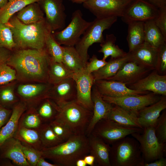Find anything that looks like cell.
Listing matches in <instances>:
<instances>
[{
    "label": "cell",
    "mask_w": 166,
    "mask_h": 166,
    "mask_svg": "<svg viewBox=\"0 0 166 166\" xmlns=\"http://www.w3.org/2000/svg\"><path fill=\"white\" fill-rule=\"evenodd\" d=\"M49 61L45 49H24L11 53L7 63L22 77L47 83Z\"/></svg>",
    "instance_id": "6da1fadb"
},
{
    "label": "cell",
    "mask_w": 166,
    "mask_h": 166,
    "mask_svg": "<svg viewBox=\"0 0 166 166\" xmlns=\"http://www.w3.org/2000/svg\"><path fill=\"white\" fill-rule=\"evenodd\" d=\"M41 150L42 157L58 166H76L77 160L89 154L88 137L85 134H74L57 145Z\"/></svg>",
    "instance_id": "7a4b0ae2"
},
{
    "label": "cell",
    "mask_w": 166,
    "mask_h": 166,
    "mask_svg": "<svg viewBox=\"0 0 166 166\" xmlns=\"http://www.w3.org/2000/svg\"><path fill=\"white\" fill-rule=\"evenodd\" d=\"M6 24L12 31L16 47L19 49H45L46 37L52 32L45 18L38 22L26 24L13 16Z\"/></svg>",
    "instance_id": "3957f363"
},
{
    "label": "cell",
    "mask_w": 166,
    "mask_h": 166,
    "mask_svg": "<svg viewBox=\"0 0 166 166\" xmlns=\"http://www.w3.org/2000/svg\"><path fill=\"white\" fill-rule=\"evenodd\" d=\"M111 145V166H143L144 161L139 144L133 137L126 136Z\"/></svg>",
    "instance_id": "277c9868"
},
{
    "label": "cell",
    "mask_w": 166,
    "mask_h": 166,
    "mask_svg": "<svg viewBox=\"0 0 166 166\" xmlns=\"http://www.w3.org/2000/svg\"><path fill=\"white\" fill-rule=\"evenodd\" d=\"M59 107L54 119L67 126L74 134H85L92 118L93 111L74 101Z\"/></svg>",
    "instance_id": "5b68a950"
},
{
    "label": "cell",
    "mask_w": 166,
    "mask_h": 166,
    "mask_svg": "<svg viewBox=\"0 0 166 166\" xmlns=\"http://www.w3.org/2000/svg\"><path fill=\"white\" fill-rule=\"evenodd\" d=\"M117 17L96 18L85 31L82 36L74 46L85 65L88 61L89 47L95 43H101L104 40L103 32L110 28L117 21Z\"/></svg>",
    "instance_id": "8992f818"
},
{
    "label": "cell",
    "mask_w": 166,
    "mask_h": 166,
    "mask_svg": "<svg viewBox=\"0 0 166 166\" xmlns=\"http://www.w3.org/2000/svg\"><path fill=\"white\" fill-rule=\"evenodd\" d=\"M131 135L139 144L144 162H151L164 157L166 152V143L159 142L155 134L154 127L144 128L142 132L134 133Z\"/></svg>",
    "instance_id": "52a82bcc"
},
{
    "label": "cell",
    "mask_w": 166,
    "mask_h": 166,
    "mask_svg": "<svg viewBox=\"0 0 166 166\" xmlns=\"http://www.w3.org/2000/svg\"><path fill=\"white\" fill-rule=\"evenodd\" d=\"M91 23L83 18L81 10H77L73 13L71 21L66 27L52 34L61 45L74 46Z\"/></svg>",
    "instance_id": "ba28073f"
},
{
    "label": "cell",
    "mask_w": 166,
    "mask_h": 166,
    "mask_svg": "<svg viewBox=\"0 0 166 166\" xmlns=\"http://www.w3.org/2000/svg\"><path fill=\"white\" fill-rule=\"evenodd\" d=\"M143 129L124 126L109 118H106L97 122L91 133L101 138L106 143L111 145L133 133L141 132Z\"/></svg>",
    "instance_id": "9c48e42d"
},
{
    "label": "cell",
    "mask_w": 166,
    "mask_h": 166,
    "mask_svg": "<svg viewBox=\"0 0 166 166\" xmlns=\"http://www.w3.org/2000/svg\"><path fill=\"white\" fill-rule=\"evenodd\" d=\"M133 0H89L83 3L96 18L121 17Z\"/></svg>",
    "instance_id": "30bf717a"
},
{
    "label": "cell",
    "mask_w": 166,
    "mask_h": 166,
    "mask_svg": "<svg viewBox=\"0 0 166 166\" xmlns=\"http://www.w3.org/2000/svg\"><path fill=\"white\" fill-rule=\"evenodd\" d=\"M101 95L106 101L118 105L136 115L139 111L144 108L158 101L161 97L160 95L153 93L118 97Z\"/></svg>",
    "instance_id": "8fae6325"
},
{
    "label": "cell",
    "mask_w": 166,
    "mask_h": 166,
    "mask_svg": "<svg viewBox=\"0 0 166 166\" xmlns=\"http://www.w3.org/2000/svg\"><path fill=\"white\" fill-rule=\"evenodd\" d=\"M159 12V8L147 0H133L121 18L127 24L135 22H144L154 19Z\"/></svg>",
    "instance_id": "7c38bea8"
},
{
    "label": "cell",
    "mask_w": 166,
    "mask_h": 166,
    "mask_svg": "<svg viewBox=\"0 0 166 166\" xmlns=\"http://www.w3.org/2000/svg\"><path fill=\"white\" fill-rule=\"evenodd\" d=\"M38 2L45 14V21L52 33L65 28L66 15L63 0H40Z\"/></svg>",
    "instance_id": "4fadbf2b"
},
{
    "label": "cell",
    "mask_w": 166,
    "mask_h": 166,
    "mask_svg": "<svg viewBox=\"0 0 166 166\" xmlns=\"http://www.w3.org/2000/svg\"><path fill=\"white\" fill-rule=\"evenodd\" d=\"M73 78L76 85L77 102L84 108L93 111L92 90L95 81L92 74L88 73L85 68L74 73Z\"/></svg>",
    "instance_id": "5bb4252c"
},
{
    "label": "cell",
    "mask_w": 166,
    "mask_h": 166,
    "mask_svg": "<svg viewBox=\"0 0 166 166\" xmlns=\"http://www.w3.org/2000/svg\"><path fill=\"white\" fill-rule=\"evenodd\" d=\"M49 91V98L58 106L76 100L77 90L75 82L73 78L63 80L52 85Z\"/></svg>",
    "instance_id": "9a60e30c"
},
{
    "label": "cell",
    "mask_w": 166,
    "mask_h": 166,
    "mask_svg": "<svg viewBox=\"0 0 166 166\" xmlns=\"http://www.w3.org/2000/svg\"><path fill=\"white\" fill-rule=\"evenodd\" d=\"M94 84L100 94L103 96L118 97L131 95H143L149 93L148 91L131 89L122 82L114 80H96Z\"/></svg>",
    "instance_id": "2e32d148"
},
{
    "label": "cell",
    "mask_w": 166,
    "mask_h": 166,
    "mask_svg": "<svg viewBox=\"0 0 166 166\" xmlns=\"http://www.w3.org/2000/svg\"><path fill=\"white\" fill-rule=\"evenodd\" d=\"M153 70L136 82L129 85L128 88L166 96V75L160 74L156 70Z\"/></svg>",
    "instance_id": "e0dca14e"
},
{
    "label": "cell",
    "mask_w": 166,
    "mask_h": 166,
    "mask_svg": "<svg viewBox=\"0 0 166 166\" xmlns=\"http://www.w3.org/2000/svg\"><path fill=\"white\" fill-rule=\"evenodd\" d=\"M151 70H152L130 60L125 63L114 76L106 80L116 81L130 85L147 76Z\"/></svg>",
    "instance_id": "ac0fdd59"
},
{
    "label": "cell",
    "mask_w": 166,
    "mask_h": 166,
    "mask_svg": "<svg viewBox=\"0 0 166 166\" xmlns=\"http://www.w3.org/2000/svg\"><path fill=\"white\" fill-rule=\"evenodd\" d=\"M92 99L93 103V114L85 132L88 136L90 134L95 125L100 120L108 118L113 104L104 100L94 84L92 90Z\"/></svg>",
    "instance_id": "d6986e66"
},
{
    "label": "cell",
    "mask_w": 166,
    "mask_h": 166,
    "mask_svg": "<svg viewBox=\"0 0 166 166\" xmlns=\"http://www.w3.org/2000/svg\"><path fill=\"white\" fill-rule=\"evenodd\" d=\"M22 144L13 137L5 140L0 147L1 158L11 160L15 165L19 166H30L27 161L22 151Z\"/></svg>",
    "instance_id": "ffe728a7"
},
{
    "label": "cell",
    "mask_w": 166,
    "mask_h": 166,
    "mask_svg": "<svg viewBox=\"0 0 166 166\" xmlns=\"http://www.w3.org/2000/svg\"><path fill=\"white\" fill-rule=\"evenodd\" d=\"M166 108V97L161 96L157 102L146 106L139 111L137 116L138 122L143 128L154 127L161 112Z\"/></svg>",
    "instance_id": "44dd1931"
},
{
    "label": "cell",
    "mask_w": 166,
    "mask_h": 166,
    "mask_svg": "<svg viewBox=\"0 0 166 166\" xmlns=\"http://www.w3.org/2000/svg\"><path fill=\"white\" fill-rule=\"evenodd\" d=\"M51 84H47L21 85L18 88V93L24 100L23 102L31 104L49 98V91Z\"/></svg>",
    "instance_id": "7402d4cb"
},
{
    "label": "cell",
    "mask_w": 166,
    "mask_h": 166,
    "mask_svg": "<svg viewBox=\"0 0 166 166\" xmlns=\"http://www.w3.org/2000/svg\"><path fill=\"white\" fill-rule=\"evenodd\" d=\"M87 137L89 154L94 157L95 163L99 166H111L109 160L110 145L93 133Z\"/></svg>",
    "instance_id": "603a6c76"
},
{
    "label": "cell",
    "mask_w": 166,
    "mask_h": 166,
    "mask_svg": "<svg viewBox=\"0 0 166 166\" xmlns=\"http://www.w3.org/2000/svg\"><path fill=\"white\" fill-rule=\"evenodd\" d=\"M128 52L131 60L146 68L155 70L158 49L144 43L132 51Z\"/></svg>",
    "instance_id": "cb8c5ba5"
},
{
    "label": "cell",
    "mask_w": 166,
    "mask_h": 166,
    "mask_svg": "<svg viewBox=\"0 0 166 166\" xmlns=\"http://www.w3.org/2000/svg\"><path fill=\"white\" fill-rule=\"evenodd\" d=\"M26 109V105L23 102L18 103L14 106L9 120L0 129V147L5 140L14 137L17 129L20 118Z\"/></svg>",
    "instance_id": "d4e9b609"
},
{
    "label": "cell",
    "mask_w": 166,
    "mask_h": 166,
    "mask_svg": "<svg viewBox=\"0 0 166 166\" xmlns=\"http://www.w3.org/2000/svg\"><path fill=\"white\" fill-rule=\"evenodd\" d=\"M108 118L124 126L143 129L136 114L117 105L113 104Z\"/></svg>",
    "instance_id": "484cf974"
},
{
    "label": "cell",
    "mask_w": 166,
    "mask_h": 166,
    "mask_svg": "<svg viewBox=\"0 0 166 166\" xmlns=\"http://www.w3.org/2000/svg\"><path fill=\"white\" fill-rule=\"evenodd\" d=\"M131 60L128 52L124 56L117 58H111L102 67L92 73L94 81L106 80L114 76L123 65Z\"/></svg>",
    "instance_id": "4316f807"
},
{
    "label": "cell",
    "mask_w": 166,
    "mask_h": 166,
    "mask_svg": "<svg viewBox=\"0 0 166 166\" xmlns=\"http://www.w3.org/2000/svg\"><path fill=\"white\" fill-rule=\"evenodd\" d=\"M14 137L23 145L40 150L43 148L39 129L29 128L18 125Z\"/></svg>",
    "instance_id": "83f0119b"
},
{
    "label": "cell",
    "mask_w": 166,
    "mask_h": 166,
    "mask_svg": "<svg viewBox=\"0 0 166 166\" xmlns=\"http://www.w3.org/2000/svg\"><path fill=\"white\" fill-rule=\"evenodd\" d=\"M127 40L131 52L144 43V22H135L128 23Z\"/></svg>",
    "instance_id": "f1b7e54d"
},
{
    "label": "cell",
    "mask_w": 166,
    "mask_h": 166,
    "mask_svg": "<svg viewBox=\"0 0 166 166\" xmlns=\"http://www.w3.org/2000/svg\"><path fill=\"white\" fill-rule=\"evenodd\" d=\"M144 43L156 49L166 43V38L153 20L144 22Z\"/></svg>",
    "instance_id": "f546056e"
},
{
    "label": "cell",
    "mask_w": 166,
    "mask_h": 166,
    "mask_svg": "<svg viewBox=\"0 0 166 166\" xmlns=\"http://www.w3.org/2000/svg\"><path fill=\"white\" fill-rule=\"evenodd\" d=\"M17 13L16 17L26 24L35 23L45 18L44 13L38 2L28 5Z\"/></svg>",
    "instance_id": "4dcf8cb0"
},
{
    "label": "cell",
    "mask_w": 166,
    "mask_h": 166,
    "mask_svg": "<svg viewBox=\"0 0 166 166\" xmlns=\"http://www.w3.org/2000/svg\"><path fill=\"white\" fill-rule=\"evenodd\" d=\"M62 63L73 73L84 69L85 65L74 46H63Z\"/></svg>",
    "instance_id": "1f68e13d"
},
{
    "label": "cell",
    "mask_w": 166,
    "mask_h": 166,
    "mask_svg": "<svg viewBox=\"0 0 166 166\" xmlns=\"http://www.w3.org/2000/svg\"><path fill=\"white\" fill-rule=\"evenodd\" d=\"M10 51L0 48V85L8 84L16 78V71L7 63Z\"/></svg>",
    "instance_id": "d6a6232c"
},
{
    "label": "cell",
    "mask_w": 166,
    "mask_h": 166,
    "mask_svg": "<svg viewBox=\"0 0 166 166\" xmlns=\"http://www.w3.org/2000/svg\"><path fill=\"white\" fill-rule=\"evenodd\" d=\"M73 73L61 62L50 60L48 74V83L54 84L67 79L73 78Z\"/></svg>",
    "instance_id": "836d02e7"
},
{
    "label": "cell",
    "mask_w": 166,
    "mask_h": 166,
    "mask_svg": "<svg viewBox=\"0 0 166 166\" xmlns=\"http://www.w3.org/2000/svg\"><path fill=\"white\" fill-rule=\"evenodd\" d=\"M40 0H8L3 7L0 8V20L7 23L16 13L28 5L38 2Z\"/></svg>",
    "instance_id": "e575fe53"
},
{
    "label": "cell",
    "mask_w": 166,
    "mask_h": 166,
    "mask_svg": "<svg viewBox=\"0 0 166 166\" xmlns=\"http://www.w3.org/2000/svg\"><path fill=\"white\" fill-rule=\"evenodd\" d=\"M116 36L113 34H107L105 39L100 43L101 47L98 52L103 54L102 59L105 60L109 56L111 58H117L125 55L127 53L115 44Z\"/></svg>",
    "instance_id": "d590c367"
},
{
    "label": "cell",
    "mask_w": 166,
    "mask_h": 166,
    "mask_svg": "<svg viewBox=\"0 0 166 166\" xmlns=\"http://www.w3.org/2000/svg\"><path fill=\"white\" fill-rule=\"evenodd\" d=\"M59 111V107L57 104L52 99L46 98L37 111L42 121L49 123L54 120Z\"/></svg>",
    "instance_id": "8d00e7d4"
},
{
    "label": "cell",
    "mask_w": 166,
    "mask_h": 166,
    "mask_svg": "<svg viewBox=\"0 0 166 166\" xmlns=\"http://www.w3.org/2000/svg\"><path fill=\"white\" fill-rule=\"evenodd\" d=\"M45 48L51 61L55 62H62L63 53V46L56 40L52 32L49 33L46 37Z\"/></svg>",
    "instance_id": "74e56055"
},
{
    "label": "cell",
    "mask_w": 166,
    "mask_h": 166,
    "mask_svg": "<svg viewBox=\"0 0 166 166\" xmlns=\"http://www.w3.org/2000/svg\"><path fill=\"white\" fill-rule=\"evenodd\" d=\"M39 130L43 148L52 147L64 142L56 134L49 123L42 124Z\"/></svg>",
    "instance_id": "f35d334b"
},
{
    "label": "cell",
    "mask_w": 166,
    "mask_h": 166,
    "mask_svg": "<svg viewBox=\"0 0 166 166\" xmlns=\"http://www.w3.org/2000/svg\"><path fill=\"white\" fill-rule=\"evenodd\" d=\"M25 112L20 118L18 125L29 128L39 129L43 124L37 111L31 109Z\"/></svg>",
    "instance_id": "ab89813d"
},
{
    "label": "cell",
    "mask_w": 166,
    "mask_h": 166,
    "mask_svg": "<svg viewBox=\"0 0 166 166\" xmlns=\"http://www.w3.org/2000/svg\"><path fill=\"white\" fill-rule=\"evenodd\" d=\"M16 47L13 33L9 27L0 20V48L11 50Z\"/></svg>",
    "instance_id": "60d3db41"
},
{
    "label": "cell",
    "mask_w": 166,
    "mask_h": 166,
    "mask_svg": "<svg viewBox=\"0 0 166 166\" xmlns=\"http://www.w3.org/2000/svg\"><path fill=\"white\" fill-rule=\"evenodd\" d=\"M0 87V105L6 108L17 101L13 86L8 84Z\"/></svg>",
    "instance_id": "b9f144b4"
},
{
    "label": "cell",
    "mask_w": 166,
    "mask_h": 166,
    "mask_svg": "<svg viewBox=\"0 0 166 166\" xmlns=\"http://www.w3.org/2000/svg\"><path fill=\"white\" fill-rule=\"evenodd\" d=\"M49 124L56 134L64 141L74 134L67 126L56 120L51 121Z\"/></svg>",
    "instance_id": "7bdbcfd3"
},
{
    "label": "cell",
    "mask_w": 166,
    "mask_h": 166,
    "mask_svg": "<svg viewBox=\"0 0 166 166\" xmlns=\"http://www.w3.org/2000/svg\"><path fill=\"white\" fill-rule=\"evenodd\" d=\"M156 136L160 143H166V112L164 111L159 117L154 127Z\"/></svg>",
    "instance_id": "ee69618b"
},
{
    "label": "cell",
    "mask_w": 166,
    "mask_h": 166,
    "mask_svg": "<svg viewBox=\"0 0 166 166\" xmlns=\"http://www.w3.org/2000/svg\"><path fill=\"white\" fill-rule=\"evenodd\" d=\"M22 151L30 166H36L40 158L42 156L41 150L22 144Z\"/></svg>",
    "instance_id": "f6af8a7d"
},
{
    "label": "cell",
    "mask_w": 166,
    "mask_h": 166,
    "mask_svg": "<svg viewBox=\"0 0 166 166\" xmlns=\"http://www.w3.org/2000/svg\"><path fill=\"white\" fill-rule=\"evenodd\" d=\"M155 70L161 75L166 72V43L158 49V53Z\"/></svg>",
    "instance_id": "bcb514c9"
},
{
    "label": "cell",
    "mask_w": 166,
    "mask_h": 166,
    "mask_svg": "<svg viewBox=\"0 0 166 166\" xmlns=\"http://www.w3.org/2000/svg\"><path fill=\"white\" fill-rule=\"evenodd\" d=\"M107 62L103 59H99L96 55H93L87 63L85 69L89 73H92L102 67Z\"/></svg>",
    "instance_id": "7dc6e473"
},
{
    "label": "cell",
    "mask_w": 166,
    "mask_h": 166,
    "mask_svg": "<svg viewBox=\"0 0 166 166\" xmlns=\"http://www.w3.org/2000/svg\"><path fill=\"white\" fill-rule=\"evenodd\" d=\"M159 9L158 14L153 20L164 37L166 38V7Z\"/></svg>",
    "instance_id": "c3c4849f"
},
{
    "label": "cell",
    "mask_w": 166,
    "mask_h": 166,
    "mask_svg": "<svg viewBox=\"0 0 166 166\" xmlns=\"http://www.w3.org/2000/svg\"><path fill=\"white\" fill-rule=\"evenodd\" d=\"M12 111V109H8L0 105V129L9 120Z\"/></svg>",
    "instance_id": "681fc988"
},
{
    "label": "cell",
    "mask_w": 166,
    "mask_h": 166,
    "mask_svg": "<svg viewBox=\"0 0 166 166\" xmlns=\"http://www.w3.org/2000/svg\"><path fill=\"white\" fill-rule=\"evenodd\" d=\"M166 159L163 157L151 162H144L143 166H166Z\"/></svg>",
    "instance_id": "f907efd6"
},
{
    "label": "cell",
    "mask_w": 166,
    "mask_h": 166,
    "mask_svg": "<svg viewBox=\"0 0 166 166\" xmlns=\"http://www.w3.org/2000/svg\"><path fill=\"white\" fill-rule=\"evenodd\" d=\"M158 8L166 7V0H147Z\"/></svg>",
    "instance_id": "816d5d0a"
},
{
    "label": "cell",
    "mask_w": 166,
    "mask_h": 166,
    "mask_svg": "<svg viewBox=\"0 0 166 166\" xmlns=\"http://www.w3.org/2000/svg\"><path fill=\"white\" fill-rule=\"evenodd\" d=\"M83 159L87 165L93 166L95 164V158L92 155L89 154L85 156Z\"/></svg>",
    "instance_id": "f5cc1de1"
},
{
    "label": "cell",
    "mask_w": 166,
    "mask_h": 166,
    "mask_svg": "<svg viewBox=\"0 0 166 166\" xmlns=\"http://www.w3.org/2000/svg\"><path fill=\"white\" fill-rule=\"evenodd\" d=\"M36 166H58L56 164L49 163L45 160L43 157L42 156L39 160Z\"/></svg>",
    "instance_id": "db71d44e"
},
{
    "label": "cell",
    "mask_w": 166,
    "mask_h": 166,
    "mask_svg": "<svg viewBox=\"0 0 166 166\" xmlns=\"http://www.w3.org/2000/svg\"><path fill=\"white\" fill-rule=\"evenodd\" d=\"M87 165L83 159H79L76 163V166H86Z\"/></svg>",
    "instance_id": "11a10c76"
},
{
    "label": "cell",
    "mask_w": 166,
    "mask_h": 166,
    "mask_svg": "<svg viewBox=\"0 0 166 166\" xmlns=\"http://www.w3.org/2000/svg\"><path fill=\"white\" fill-rule=\"evenodd\" d=\"M73 3L77 4H82L83 3L89 0H69Z\"/></svg>",
    "instance_id": "9f6ffc18"
},
{
    "label": "cell",
    "mask_w": 166,
    "mask_h": 166,
    "mask_svg": "<svg viewBox=\"0 0 166 166\" xmlns=\"http://www.w3.org/2000/svg\"><path fill=\"white\" fill-rule=\"evenodd\" d=\"M7 1L8 0H0V8L4 6Z\"/></svg>",
    "instance_id": "6f0895ef"
}]
</instances>
